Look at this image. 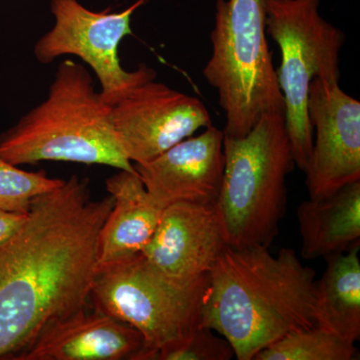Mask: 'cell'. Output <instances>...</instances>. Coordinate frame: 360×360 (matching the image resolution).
I'll use <instances>...</instances> for the list:
<instances>
[{"label": "cell", "mask_w": 360, "mask_h": 360, "mask_svg": "<svg viewBox=\"0 0 360 360\" xmlns=\"http://www.w3.org/2000/svg\"><path fill=\"white\" fill-rule=\"evenodd\" d=\"M72 175L32 201L0 245V360H13L44 326L89 307L99 232L112 208Z\"/></svg>", "instance_id": "1"}, {"label": "cell", "mask_w": 360, "mask_h": 360, "mask_svg": "<svg viewBox=\"0 0 360 360\" xmlns=\"http://www.w3.org/2000/svg\"><path fill=\"white\" fill-rule=\"evenodd\" d=\"M227 246L210 272L201 326L229 340L238 360L314 328L315 271L292 248Z\"/></svg>", "instance_id": "2"}, {"label": "cell", "mask_w": 360, "mask_h": 360, "mask_svg": "<svg viewBox=\"0 0 360 360\" xmlns=\"http://www.w3.org/2000/svg\"><path fill=\"white\" fill-rule=\"evenodd\" d=\"M111 110L87 68L66 59L46 98L0 134V158L18 167L65 161L135 172L116 136Z\"/></svg>", "instance_id": "3"}, {"label": "cell", "mask_w": 360, "mask_h": 360, "mask_svg": "<svg viewBox=\"0 0 360 360\" xmlns=\"http://www.w3.org/2000/svg\"><path fill=\"white\" fill-rule=\"evenodd\" d=\"M217 205L233 248H269L286 212V177L295 167L283 112L262 115L248 134L225 136Z\"/></svg>", "instance_id": "4"}, {"label": "cell", "mask_w": 360, "mask_h": 360, "mask_svg": "<svg viewBox=\"0 0 360 360\" xmlns=\"http://www.w3.org/2000/svg\"><path fill=\"white\" fill-rule=\"evenodd\" d=\"M264 0H217L212 56L203 77L219 94L225 136L248 134L283 97L266 41Z\"/></svg>", "instance_id": "5"}, {"label": "cell", "mask_w": 360, "mask_h": 360, "mask_svg": "<svg viewBox=\"0 0 360 360\" xmlns=\"http://www.w3.org/2000/svg\"><path fill=\"white\" fill-rule=\"evenodd\" d=\"M210 274L188 285L161 276L142 257L98 264L90 300L94 309L136 329L143 338L137 360H155L201 326Z\"/></svg>", "instance_id": "6"}, {"label": "cell", "mask_w": 360, "mask_h": 360, "mask_svg": "<svg viewBox=\"0 0 360 360\" xmlns=\"http://www.w3.org/2000/svg\"><path fill=\"white\" fill-rule=\"evenodd\" d=\"M321 0H264L265 30L281 49L277 79L284 120L296 167L304 172L311 155L314 130L307 112L315 78L340 82L345 33L319 14Z\"/></svg>", "instance_id": "7"}, {"label": "cell", "mask_w": 360, "mask_h": 360, "mask_svg": "<svg viewBox=\"0 0 360 360\" xmlns=\"http://www.w3.org/2000/svg\"><path fill=\"white\" fill-rule=\"evenodd\" d=\"M146 1L137 0L122 13H110L108 9L94 13L78 0H51L56 22L34 45L35 58L44 65L63 56L82 59L98 78L104 101L113 105L158 75L146 65L125 70L118 56L120 42L132 34V15Z\"/></svg>", "instance_id": "8"}, {"label": "cell", "mask_w": 360, "mask_h": 360, "mask_svg": "<svg viewBox=\"0 0 360 360\" xmlns=\"http://www.w3.org/2000/svg\"><path fill=\"white\" fill-rule=\"evenodd\" d=\"M111 120L132 165L148 162L175 144L212 125L196 97L149 80L112 105Z\"/></svg>", "instance_id": "9"}, {"label": "cell", "mask_w": 360, "mask_h": 360, "mask_svg": "<svg viewBox=\"0 0 360 360\" xmlns=\"http://www.w3.org/2000/svg\"><path fill=\"white\" fill-rule=\"evenodd\" d=\"M307 112L315 139L305 168L309 200H321L360 180V103L338 82L315 78Z\"/></svg>", "instance_id": "10"}, {"label": "cell", "mask_w": 360, "mask_h": 360, "mask_svg": "<svg viewBox=\"0 0 360 360\" xmlns=\"http://www.w3.org/2000/svg\"><path fill=\"white\" fill-rule=\"evenodd\" d=\"M227 246L217 203L181 201L163 208L155 233L141 255L168 281L188 285L210 274Z\"/></svg>", "instance_id": "11"}, {"label": "cell", "mask_w": 360, "mask_h": 360, "mask_svg": "<svg viewBox=\"0 0 360 360\" xmlns=\"http://www.w3.org/2000/svg\"><path fill=\"white\" fill-rule=\"evenodd\" d=\"M224 130L210 125L134 168L161 208L181 201L217 203L224 172Z\"/></svg>", "instance_id": "12"}, {"label": "cell", "mask_w": 360, "mask_h": 360, "mask_svg": "<svg viewBox=\"0 0 360 360\" xmlns=\"http://www.w3.org/2000/svg\"><path fill=\"white\" fill-rule=\"evenodd\" d=\"M142 348L136 329L94 307L47 324L13 360H137Z\"/></svg>", "instance_id": "13"}, {"label": "cell", "mask_w": 360, "mask_h": 360, "mask_svg": "<svg viewBox=\"0 0 360 360\" xmlns=\"http://www.w3.org/2000/svg\"><path fill=\"white\" fill-rule=\"evenodd\" d=\"M113 205L97 243L98 264L141 253L160 222L161 208L135 172L120 170L105 181Z\"/></svg>", "instance_id": "14"}, {"label": "cell", "mask_w": 360, "mask_h": 360, "mask_svg": "<svg viewBox=\"0 0 360 360\" xmlns=\"http://www.w3.org/2000/svg\"><path fill=\"white\" fill-rule=\"evenodd\" d=\"M296 217L304 259L326 258L360 245V180L321 200L302 201Z\"/></svg>", "instance_id": "15"}, {"label": "cell", "mask_w": 360, "mask_h": 360, "mask_svg": "<svg viewBox=\"0 0 360 360\" xmlns=\"http://www.w3.org/2000/svg\"><path fill=\"white\" fill-rule=\"evenodd\" d=\"M360 245L324 258L315 281V326L352 342L360 340Z\"/></svg>", "instance_id": "16"}, {"label": "cell", "mask_w": 360, "mask_h": 360, "mask_svg": "<svg viewBox=\"0 0 360 360\" xmlns=\"http://www.w3.org/2000/svg\"><path fill=\"white\" fill-rule=\"evenodd\" d=\"M357 356L355 342L315 326L288 333L260 350L253 360H352Z\"/></svg>", "instance_id": "17"}, {"label": "cell", "mask_w": 360, "mask_h": 360, "mask_svg": "<svg viewBox=\"0 0 360 360\" xmlns=\"http://www.w3.org/2000/svg\"><path fill=\"white\" fill-rule=\"evenodd\" d=\"M65 179H51L44 170L32 172L0 158V210L26 214L32 201L63 186Z\"/></svg>", "instance_id": "18"}, {"label": "cell", "mask_w": 360, "mask_h": 360, "mask_svg": "<svg viewBox=\"0 0 360 360\" xmlns=\"http://www.w3.org/2000/svg\"><path fill=\"white\" fill-rule=\"evenodd\" d=\"M233 356L229 340L201 326L186 340L160 352L155 360H231Z\"/></svg>", "instance_id": "19"}, {"label": "cell", "mask_w": 360, "mask_h": 360, "mask_svg": "<svg viewBox=\"0 0 360 360\" xmlns=\"http://www.w3.org/2000/svg\"><path fill=\"white\" fill-rule=\"evenodd\" d=\"M27 217L20 213L4 212L0 210V245L18 231Z\"/></svg>", "instance_id": "20"}]
</instances>
